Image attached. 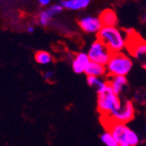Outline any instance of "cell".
Instances as JSON below:
<instances>
[{
  "instance_id": "cell-1",
  "label": "cell",
  "mask_w": 146,
  "mask_h": 146,
  "mask_svg": "<svg viewBox=\"0 0 146 146\" xmlns=\"http://www.w3.org/2000/svg\"><path fill=\"white\" fill-rule=\"evenodd\" d=\"M97 110L102 118L110 117L114 112L118 110L122 106V102L113 92L109 82L102 90L97 92Z\"/></svg>"
},
{
  "instance_id": "cell-2",
  "label": "cell",
  "mask_w": 146,
  "mask_h": 146,
  "mask_svg": "<svg viewBox=\"0 0 146 146\" xmlns=\"http://www.w3.org/2000/svg\"><path fill=\"white\" fill-rule=\"evenodd\" d=\"M125 47L142 67L146 69V41L133 29L125 30Z\"/></svg>"
},
{
  "instance_id": "cell-3",
  "label": "cell",
  "mask_w": 146,
  "mask_h": 146,
  "mask_svg": "<svg viewBox=\"0 0 146 146\" xmlns=\"http://www.w3.org/2000/svg\"><path fill=\"white\" fill-rule=\"evenodd\" d=\"M97 39L106 45L112 54L120 52L125 46V38L116 27L103 26L97 33Z\"/></svg>"
},
{
  "instance_id": "cell-4",
  "label": "cell",
  "mask_w": 146,
  "mask_h": 146,
  "mask_svg": "<svg viewBox=\"0 0 146 146\" xmlns=\"http://www.w3.org/2000/svg\"><path fill=\"white\" fill-rule=\"evenodd\" d=\"M107 131H110L114 138L120 144L137 146L139 143V137L135 131L130 129L126 123H110L104 125Z\"/></svg>"
},
{
  "instance_id": "cell-5",
  "label": "cell",
  "mask_w": 146,
  "mask_h": 146,
  "mask_svg": "<svg viewBox=\"0 0 146 146\" xmlns=\"http://www.w3.org/2000/svg\"><path fill=\"white\" fill-rule=\"evenodd\" d=\"M133 68L132 60L123 52L113 54L108 65L106 66L107 74L111 76H126Z\"/></svg>"
},
{
  "instance_id": "cell-6",
  "label": "cell",
  "mask_w": 146,
  "mask_h": 146,
  "mask_svg": "<svg viewBox=\"0 0 146 146\" xmlns=\"http://www.w3.org/2000/svg\"><path fill=\"white\" fill-rule=\"evenodd\" d=\"M135 116V108L132 102L125 100L122 102L121 108L115 112H114L110 117L102 118L103 119V126L110 123H126L133 120Z\"/></svg>"
},
{
  "instance_id": "cell-7",
  "label": "cell",
  "mask_w": 146,
  "mask_h": 146,
  "mask_svg": "<svg viewBox=\"0 0 146 146\" xmlns=\"http://www.w3.org/2000/svg\"><path fill=\"white\" fill-rule=\"evenodd\" d=\"M112 54H113L106 46V45H104L99 39H96L95 42L92 43L88 52L90 61L105 66V67L108 65Z\"/></svg>"
},
{
  "instance_id": "cell-8",
  "label": "cell",
  "mask_w": 146,
  "mask_h": 146,
  "mask_svg": "<svg viewBox=\"0 0 146 146\" xmlns=\"http://www.w3.org/2000/svg\"><path fill=\"white\" fill-rule=\"evenodd\" d=\"M78 24L81 29L88 33H98L103 27L99 17L87 16L80 19Z\"/></svg>"
},
{
  "instance_id": "cell-9",
  "label": "cell",
  "mask_w": 146,
  "mask_h": 146,
  "mask_svg": "<svg viewBox=\"0 0 146 146\" xmlns=\"http://www.w3.org/2000/svg\"><path fill=\"white\" fill-rule=\"evenodd\" d=\"M90 63V60L88 58V54L85 52H80L73 60L72 68L74 73L76 74H82L85 73L88 64Z\"/></svg>"
},
{
  "instance_id": "cell-10",
  "label": "cell",
  "mask_w": 146,
  "mask_h": 146,
  "mask_svg": "<svg viewBox=\"0 0 146 146\" xmlns=\"http://www.w3.org/2000/svg\"><path fill=\"white\" fill-rule=\"evenodd\" d=\"M99 19L102 24V26L115 27L118 23V19L115 12L112 9H105L101 12Z\"/></svg>"
},
{
  "instance_id": "cell-11",
  "label": "cell",
  "mask_w": 146,
  "mask_h": 146,
  "mask_svg": "<svg viewBox=\"0 0 146 146\" xmlns=\"http://www.w3.org/2000/svg\"><path fill=\"white\" fill-rule=\"evenodd\" d=\"M90 4L89 0H63L60 2V5L67 10L78 11L85 9Z\"/></svg>"
},
{
  "instance_id": "cell-12",
  "label": "cell",
  "mask_w": 146,
  "mask_h": 146,
  "mask_svg": "<svg viewBox=\"0 0 146 146\" xmlns=\"http://www.w3.org/2000/svg\"><path fill=\"white\" fill-rule=\"evenodd\" d=\"M109 83L115 94L119 96L123 92V88L127 85L128 81L126 76H114L111 77L110 81H109Z\"/></svg>"
},
{
  "instance_id": "cell-13",
  "label": "cell",
  "mask_w": 146,
  "mask_h": 146,
  "mask_svg": "<svg viewBox=\"0 0 146 146\" xmlns=\"http://www.w3.org/2000/svg\"><path fill=\"white\" fill-rule=\"evenodd\" d=\"M85 74L88 76L101 77L107 74V68H106L105 66L90 61V63L88 64V68L85 71Z\"/></svg>"
},
{
  "instance_id": "cell-14",
  "label": "cell",
  "mask_w": 146,
  "mask_h": 146,
  "mask_svg": "<svg viewBox=\"0 0 146 146\" xmlns=\"http://www.w3.org/2000/svg\"><path fill=\"white\" fill-rule=\"evenodd\" d=\"M87 82L90 87L96 88V92H99L102 90L108 84V82L102 81L100 77L96 76H87Z\"/></svg>"
},
{
  "instance_id": "cell-15",
  "label": "cell",
  "mask_w": 146,
  "mask_h": 146,
  "mask_svg": "<svg viewBox=\"0 0 146 146\" xmlns=\"http://www.w3.org/2000/svg\"><path fill=\"white\" fill-rule=\"evenodd\" d=\"M35 60L38 63L46 65L49 64L52 61V56L49 52H45V51H39L36 52L35 54Z\"/></svg>"
},
{
  "instance_id": "cell-16",
  "label": "cell",
  "mask_w": 146,
  "mask_h": 146,
  "mask_svg": "<svg viewBox=\"0 0 146 146\" xmlns=\"http://www.w3.org/2000/svg\"><path fill=\"white\" fill-rule=\"evenodd\" d=\"M101 140L106 146H119V143H117V141L114 138V137L111 135L110 132L107 130L102 134Z\"/></svg>"
},
{
  "instance_id": "cell-17",
  "label": "cell",
  "mask_w": 146,
  "mask_h": 146,
  "mask_svg": "<svg viewBox=\"0 0 146 146\" xmlns=\"http://www.w3.org/2000/svg\"><path fill=\"white\" fill-rule=\"evenodd\" d=\"M63 9L64 8L60 5H55L51 6L49 9H47L46 11H47V13L49 14V16L51 18H52L54 15H56V14H58V13L61 12L63 11Z\"/></svg>"
},
{
  "instance_id": "cell-18",
  "label": "cell",
  "mask_w": 146,
  "mask_h": 146,
  "mask_svg": "<svg viewBox=\"0 0 146 146\" xmlns=\"http://www.w3.org/2000/svg\"><path fill=\"white\" fill-rule=\"evenodd\" d=\"M39 23H40L42 25H48L50 19H51V17L49 16V14L47 13L46 10L40 12V14H39Z\"/></svg>"
},
{
  "instance_id": "cell-19",
  "label": "cell",
  "mask_w": 146,
  "mask_h": 146,
  "mask_svg": "<svg viewBox=\"0 0 146 146\" xmlns=\"http://www.w3.org/2000/svg\"><path fill=\"white\" fill-rule=\"evenodd\" d=\"M52 76H54V72L52 71H48L45 74V79L46 80V81H49Z\"/></svg>"
},
{
  "instance_id": "cell-20",
  "label": "cell",
  "mask_w": 146,
  "mask_h": 146,
  "mask_svg": "<svg viewBox=\"0 0 146 146\" xmlns=\"http://www.w3.org/2000/svg\"><path fill=\"white\" fill-rule=\"evenodd\" d=\"M39 4L44 6V5H49L50 4V1H49V0H40V1H39Z\"/></svg>"
},
{
  "instance_id": "cell-21",
  "label": "cell",
  "mask_w": 146,
  "mask_h": 146,
  "mask_svg": "<svg viewBox=\"0 0 146 146\" xmlns=\"http://www.w3.org/2000/svg\"><path fill=\"white\" fill-rule=\"evenodd\" d=\"M141 21L144 24H146V14H143L142 17H141Z\"/></svg>"
},
{
  "instance_id": "cell-22",
  "label": "cell",
  "mask_w": 146,
  "mask_h": 146,
  "mask_svg": "<svg viewBox=\"0 0 146 146\" xmlns=\"http://www.w3.org/2000/svg\"><path fill=\"white\" fill-rule=\"evenodd\" d=\"M33 31H34V29L33 27H28V32L29 33H33Z\"/></svg>"
},
{
  "instance_id": "cell-23",
  "label": "cell",
  "mask_w": 146,
  "mask_h": 146,
  "mask_svg": "<svg viewBox=\"0 0 146 146\" xmlns=\"http://www.w3.org/2000/svg\"><path fill=\"white\" fill-rule=\"evenodd\" d=\"M119 146H129V145H127V144H120Z\"/></svg>"
},
{
  "instance_id": "cell-24",
  "label": "cell",
  "mask_w": 146,
  "mask_h": 146,
  "mask_svg": "<svg viewBox=\"0 0 146 146\" xmlns=\"http://www.w3.org/2000/svg\"><path fill=\"white\" fill-rule=\"evenodd\" d=\"M145 11H146V6H145Z\"/></svg>"
},
{
  "instance_id": "cell-25",
  "label": "cell",
  "mask_w": 146,
  "mask_h": 146,
  "mask_svg": "<svg viewBox=\"0 0 146 146\" xmlns=\"http://www.w3.org/2000/svg\"><path fill=\"white\" fill-rule=\"evenodd\" d=\"M145 131H146V128H145Z\"/></svg>"
}]
</instances>
